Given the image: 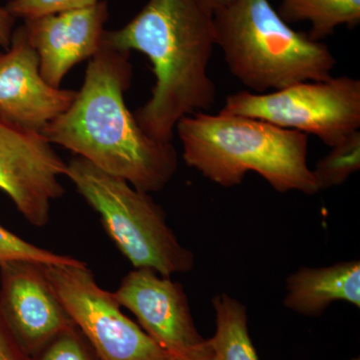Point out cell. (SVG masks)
<instances>
[{"label":"cell","instance_id":"obj_13","mask_svg":"<svg viewBox=\"0 0 360 360\" xmlns=\"http://www.w3.org/2000/svg\"><path fill=\"white\" fill-rule=\"evenodd\" d=\"M285 288L284 307L304 316H319L336 302H348L359 309V260L323 267H300L286 278Z\"/></svg>","mask_w":360,"mask_h":360},{"label":"cell","instance_id":"obj_8","mask_svg":"<svg viewBox=\"0 0 360 360\" xmlns=\"http://www.w3.org/2000/svg\"><path fill=\"white\" fill-rule=\"evenodd\" d=\"M66 165L41 131L0 115V191L32 226L49 224L52 202L65 193Z\"/></svg>","mask_w":360,"mask_h":360},{"label":"cell","instance_id":"obj_2","mask_svg":"<svg viewBox=\"0 0 360 360\" xmlns=\"http://www.w3.org/2000/svg\"><path fill=\"white\" fill-rule=\"evenodd\" d=\"M104 39L150 60L155 84L134 115L151 139L172 142L179 120L214 105L217 87L208 75L215 47L212 16L198 0H148L127 25L106 30Z\"/></svg>","mask_w":360,"mask_h":360},{"label":"cell","instance_id":"obj_21","mask_svg":"<svg viewBox=\"0 0 360 360\" xmlns=\"http://www.w3.org/2000/svg\"><path fill=\"white\" fill-rule=\"evenodd\" d=\"M15 18L6 11V6H0V47L8 49L15 26Z\"/></svg>","mask_w":360,"mask_h":360},{"label":"cell","instance_id":"obj_3","mask_svg":"<svg viewBox=\"0 0 360 360\" xmlns=\"http://www.w3.org/2000/svg\"><path fill=\"white\" fill-rule=\"evenodd\" d=\"M175 132L184 162L220 186H239L255 172L277 193L312 195L321 191L307 165L309 137L302 132L207 111L182 118Z\"/></svg>","mask_w":360,"mask_h":360},{"label":"cell","instance_id":"obj_6","mask_svg":"<svg viewBox=\"0 0 360 360\" xmlns=\"http://www.w3.org/2000/svg\"><path fill=\"white\" fill-rule=\"evenodd\" d=\"M219 112L312 134L331 148L360 129V80L333 77L266 94L241 90L225 98Z\"/></svg>","mask_w":360,"mask_h":360},{"label":"cell","instance_id":"obj_4","mask_svg":"<svg viewBox=\"0 0 360 360\" xmlns=\"http://www.w3.org/2000/svg\"><path fill=\"white\" fill-rule=\"evenodd\" d=\"M212 32L227 68L248 91L333 77L336 59L328 45L291 28L269 0H232L212 14Z\"/></svg>","mask_w":360,"mask_h":360},{"label":"cell","instance_id":"obj_16","mask_svg":"<svg viewBox=\"0 0 360 360\" xmlns=\"http://www.w3.org/2000/svg\"><path fill=\"white\" fill-rule=\"evenodd\" d=\"M360 169V131L335 146L316 163L312 172L319 191L341 186Z\"/></svg>","mask_w":360,"mask_h":360},{"label":"cell","instance_id":"obj_22","mask_svg":"<svg viewBox=\"0 0 360 360\" xmlns=\"http://www.w3.org/2000/svg\"><path fill=\"white\" fill-rule=\"evenodd\" d=\"M167 360H215L213 356L212 347H210V340L205 347L193 350V352H187L184 354L169 355Z\"/></svg>","mask_w":360,"mask_h":360},{"label":"cell","instance_id":"obj_15","mask_svg":"<svg viewBox=\"0 0 360 360\" xmlns=\"http://www.w3.org/2000/svg\"><path fill=\"white\" fill-rule=\"evenodd\" d=\"M277 13L288 25L309 21V39L321 41L345 25L360 23V0H281Z\"/></svg>","mask_w":360,"mask_h":360},{"label":"cell","instance_id":"obj_17","mask_svg":"<svg viewBox=\"0 0 360 360\" xmlns=\"http://www.w3.org/2000/svg\"><path fill=\"white\" fill-rule=\"evenodd\" d=\"M13 260H30L46 265L68 264L78 259L58 255L39 248L20 238L15 233L0 225V264Z\"/></svg>","mask_w":360,"mask_h":360},{"label":"cell","instance_id":"obj_7","mask_svg":"<svg viewBox=\"0 0 360 360\" xmlns=\"http://www.w3.org/2000/svg\"><path fill=\"white\" fill-rule=\"evenodd\" d=\"M47 277L73 323L99 360H167L169 354L123 314L82 260L45 265Z\"/></svg>","mask_w":360,"mask_h":360},{"label":"cell","instance_id":"obj_23","mask_svg":"<svg viewBox=\"0 0 360 360\" xmlns=\"http://www.w3.org/2000/svg\"><path fill=\"white\" fill-rule=\"evenodd\" d=\"M198 1L201 7L212 16V14L214 13L217 9L221 8V7L231 4L232 0H198Z\"/></svg>","mask_w":360,"mask_h":360},{"label":"cell","instance_id":"obj_12","mask_svg":"<svg viewBox=\"0 0 360 360\" xmlns=\"http://www.w3.org/2000/svg\"><path fill=\"white\" fill-rule=\"evenodd\" d=\"M108 4L23 20L26 35L39 58L40 75L47 84L60 87L78 63L96 56L103 44Z\"/></svg>","mask_w":360,"mask_h":360},{"label":"cell","instance_id":"obj_5","mask_svg":"<svg viewBox=\"0 0 360 360\" xmlns=\"http://www.w3.org/2000/svg\"><path fill=\"white\" fill-rule=\"evenodd\" d=\"M65 176L99 215L106 233L134 269L170 277L193 269V253L179 243L150 194L79 156L68 162Z\"/></svg>","mask_w":360,"mask_h":360},{"label":"cell","instance_id":"obj_1","mask_svg":"<svg viewBox=\"0 0 360 360\" xmlns=\"http://www.w3.org/2000/svg\"><path fill=\"white\" fill-rule=\"evenodd\" d=\"M132 75L130 52L103 39L75 101L41 134L134 188L158 193L176 174L179 156L172 142L148 136L127 108L124 94Z\"/></svg>","mask_w":360,"mask_h":360},{"label":"cell","instance_id":"obj_11","mask_svg":"<svg viewBox=\"0 0 360 360\" xmlns=\"http://www.w3.org/2000/svg\"><path fill=\"white\" fill-rule=\"evenodd\" d=\"M75 96V90L58 89L45 82L25 27L14 28L8 49L0 53V115L41 131L70 108Z\"/></svg>","mask_w":360,"mask_h":360},{"label":"cell","instance_id":"obj_19","mask_svg":"<svg viewBox=\"0 0 360 360\" xmlns=\"http://www.w3.org/2000/svg\"><path fill=\"white\" fill-rule=\"evenodd\" d=\"M99 1L101 0H11L7 2L6 8L15 20H26L89 8Z\"/></svg>","mask_w":360,"mask_h":360},{"label":"cell","instance_id":"obj_24","mask_svg":"<svg viewBox=\"0 0 360 360\" xmlns=\"http://www.w3.org/2000/svg\"><path fill=\"white\" fill-rule=\"evenodd\" d=\"M352 360H360L359 357H354V359H352Z\"/></svg>","mask_w":360,"mask_h":360},{"label":"cell","instance_id":"obj_14","mask_svg":"<svg viewBox=\"0 0 360 360\" xmlns=\"http://www.w3.org/2000/svg\"><path fill=\"white\" fill-rule=\"evenodd\" d=\"M214 335L210 338L215 360H259L250 333L245 305L226 293L213 296Z\"/></svg>","mask_w":360,"mask_h":360},{"label":"cell","instance_id":"obj_18","mask_svg":"<svg viewBox=\"0 0 360 360\" xmlns=\"http://www.w3.org/2000/svg\"><path fill=\"white\" fill-rule=\"evenodd\" d=\"M32 360H99L77 326L63 331Z\"/></svg>","mask_w":360,"mask_h":360},{"label":"cell","instance_id":"obj_10","mask_svg":"<svg viewBox=\"0 0 360 360\" xmlns=\"http://www.w3.org/2000/svg\"><path fill=\"white\" fill-rule=\"evenodd\" d=\"M120 307L136 317L139 326L169 355L205 347L184 286L155 270L134 269L115 291Z\"/></svg>","mask_w":360,"mask_h":360},{"label":"cell","instance_id":"obj_20","mask_svg":"<svg viewBox=\"0 0 360 360\" xmlns=\"http://www.w3.org/2000/svg\"><path fill=\"white\" fill-rule=\"evenodd\" d=\"M0 360H32L21 349L0 319Z\"/></svg>","mask_w":360,"mask_h":360},{"label":"cell","instance_id":"obj_9","mask_svg":"<svg viewBox=\"0 0 360 360\" xmlns=\"http://www.w3.org/2000/svg\"><path fill=\"white\" fill-rule=\"evenodd\" d=\"M45 265L30 260L0 264V319L30 359L73 328Z\"/></svg>","mask_w":360,"mask_h":360}]
</instances>
